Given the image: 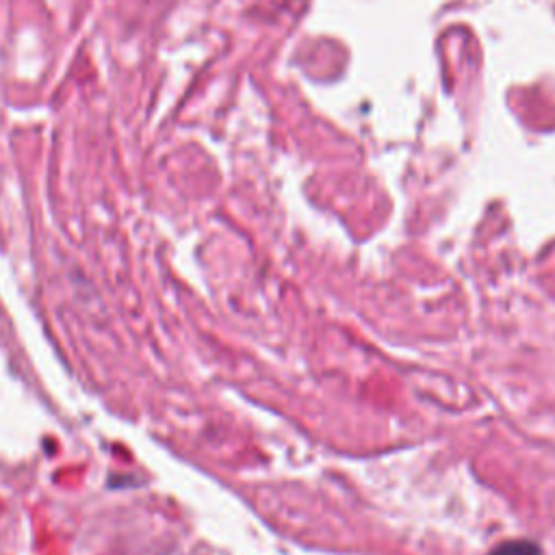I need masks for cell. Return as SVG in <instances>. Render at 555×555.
Listing matches in <instances>:
<instances>
[{
	"label": "cell",
	"mask_w": 555,
	"mask_h": 555,
	"mask_svg": "<svg viewBox=\"0 0 555 555\" xmlns=\"http://www.w3.org/2000/svg\"><path fill=\"white\" fill-rule=\"evenodd\" d=\"M488 555H542V551L531 540H507L494 546Z\"/></svg>",
	"instance_id": "1"
}]
</instances>
